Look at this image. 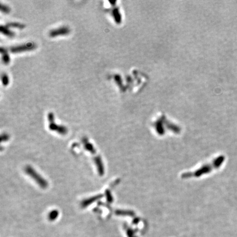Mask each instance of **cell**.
<instances>
[{
  "label": "cell",
  "instance_id": "6da1fadb",
  "mask_svg": "<svg viewBox=\"0 0 237 237\" xmlns=\"http://www.w3.org/2000/svg\"><path fill=\"white\" fill-rule=\"evenodd\" d=\"M25 171L27 174L29 175L31 177L36 181L40 187L44 188L47 187L48 184L47 181L45 179H43L40 174H38L36 171H35L31 167L28 166L25 168Z\"/></svg>",
  "mask_w": 237,
  "mask_h": 237
},
{
  "label": "cell",
  "instance_id": "7a4b0ae2",
  "mask_svg": "<svg viewBox=\"0 0 237 237\" xmlns=\"http://www.w3.org/2000/svg\"><path fill=\"white\" fill-rule=\"evenodd\" d=\"M48 120L49 122V128L51 131H56L62 135H66L67 133L68 129L66 127L55 124L54 115L52 113H49L48 114Z\"/></svg>",
  "mask_w": 237,
  "mask_h": 237
},
{
  "label": "cell",
  "instance_id": "3957f363",
  "mask_svg": "<svg viewBox=\"0 0 237 237\" xmlns=\"http://www.w3.org/2000/svg\"><path fill=\"white\" fill-rule=\"evenodd\" d=\"M36 48V45L33 43L29 42L18 45V46H12L9 48L10 52L13 53L22 52L24 51H29L35 49Z\"/></svg>",
  "mask_w": 237,
  "mask_h": 237
},
{
  "label": "cell",
  "instance_id": "277c9868",
  "mask_svg": "<svg viewBox=\"0 0 237 237\" xmlns=\"http://www.w3.org/2000/svg\"><path fill=\"white\" fill-rule=\"evenodd\" d=\"M69 33H70V29L69 28L66 26H63L56 29L51 30L49 31V35L51 37H54L60 35H67Z\"/></svg>",
  "mask_w": 237,
  "mask_h": 237
},
{
  "label": "cell",
  "instance_id": "5b68a950",
  "mask_svg": "<svg viewBox=\"0 0 237 237\" xmlns=\"http://www.w3.org/2000/svg\"><path fill=\"white\" fill-rule=\"evenodd\" d=\"M103 197V195L101 194H98L95 195L94 197H92L89 199H86L85 200L82 201L81 203V206L82 207H86L88 206L90 204H92L93 203H94L95 201L98 200L99 199H100L101 198Z\"/></svg>",
  "mask_w": 237,
  "mask_h": 237
},
{
  "label": "cell",
  "instance_id": "8992f818",
  "mask_svg": "<svg viewBox=\"0 0 237 237\" xmlns=\"http://www.w3.org/2000/svg\"><path fill=\"white\" fill-rule=\"evenodd\" d=\"M95 165L97 166L99 174L100 175H103L104 174V166H103V164L102 163L101 158L99 156L96 157L95 158Z\"/></svg>",
  "mask_w": 237,
  "mask_h": 237
},
{
  "label": "cell",
  "instance_id": "52a82bcc",
  "mask_svg": "<svg viewBox=\"0 0 237 237\" xmlns=\"http://www.w3.org/2000/svg\"><path fill=\"white\" fill-rule=\"evenodd\" d=\"M1 53L2 54V61L5 64H8L10 62V57L6 48L1 47Z\"/></svg>",
  "mask_w": 237,
  "mask_h": 237
},
{
  "label": "cell",
  "instance_id": "ba28073f",
  "mask_svg": "<svg viewBox=\"0 0 237 237\" xmlns=\"http://www.w3.org/2000/svg\"><path fill=\"white\" fill-rule=\"evenodd\" d=\"M0 31L1 33H2L4 35L7 36H8L10 37H12L14 36L15 34L13 33L12 31H11L10 30H9L8 28L6 26V25L4 26V25H1L0 27Z\"/></svg>",
  "mask_w": 237,
  "mask_h": 237
},
{
  "label": "cell",
  "instance_id": "9c48e42d",
  "mask_svg": "<svg viewBox=\"0 0 237 237\" xmlns=\"http://www.w3.org/2000/svg\"><path fill=\"white\" fill-rule=\"evenodd\" d=\"M82 142H83V143L84 144L85 147L87 151H88L92 153H95V149L93 147V145L91 143L89 142V141L87 140V139H86V138H83Z\"/></svg>",
  "mask_w": 237,
  "mask_h": 237
},
{
  "label": "cell",
  "instance_id": "30bf717a",
  "mask_svg": "<svg viewBox=\"0 0 237 237\" xmlns=\"http://www.w3.org/2000/svg\"><path fill=\"white\" fill-rule=\"evenodd\" d=\"M6 26L8 28H18L19 29H23L25 28V25L22 23H16V22H10V23H7L6 24Z\"/></svg>",
  "mask_w": 237,
  "mask_h": 237
},
{
  "label": "cell",
  "instance_id": "8fae6325",
  "mask_svg": "<svg viewBox=\"0 0 237 237\" xmlns=\"http://www.w3.org/2000/svg\"><path fill=\"white\" fill-rule=\"evenodd\" d=\"M58 211H52L49 214L48 218H49V220H55L56 218L58 217Z\"/></svg>",
  "mask_w": 237,
  "mask_h": 237
},
{
  "label": "cell",
  "instance_id": "7c38bea8",
  "mask_svg": "<svg viewBox=\"0 0 237 237\" xmlns=\"http://www.w3.org/2000/svg\"><path fill=\"white\" fill-rule=\"evenodd\" d=\"M1 81L3 86L8 85L9 83V78L6 74L2 73L1 75Z\"/></svg>",
  "mask_w": 237,
  "mask_h": 237
},
{
  "label": "cell",
  "instance_id": "4fadbf2b",
  "mask_svg": "<svg viewBox=\"0 0 237 237\" xmlns=\"http://www.w3.org/2000/svg\"><path fill=\"white\" fill-rule=\"evenodd\" d=\"M0 10L2 12L4 13H10V7H8L6 5H4V4H1Z\"/></svg>",
  "mask_w": 237,
  "mask_h": 237
},
{
  "label": "cell",
  "instance_id": "5bb4252c",
  "mask_svg": "<svg viewBox=\"0 0 237 237\" xmlns=\"http://www.w3.org/2000/svg\"><path fill=\"white\" fill-rule=\"evenodd\" d=\"M113 13L114 16L115 18V20L116 21L117 23H118L120 21V16L119 14H118V10H117V8H115L114 10H113Z\"/></svg>",
  "mask_w": 237,
  "mask_h": 237
},
{
  "label": "cell",
  "instance_id": "9a60e30c",
  "mask_svg": "<svg viewBox=\"0 0 237 237\" xmlns=\"http://www.w3.org/2000/svg\"><path fill=\"white\" fill-rule=\"evenodd\" d=\"M110 193L108 191H106V195H107V200L110 201L111 200H112V197H111V195H110Z\"/></svg>",
  "mask_w": 237,
  "mask_h": 237
},
{
  "label": "cell",
  "instance_id": "2e32d148",
  "mask_svg": "<svg viewBox=\"0 0 237 237\" xmlns=\"http://www.w3.org/2000/svg\"><path fill=\"white\" fill-rule=\"evenodd\" d=\"M4 141H7L8 139V136L6 135V134H3V135H2V136H1L2 141H4Z\"/></svg>",
  "mask_w": 237,
  "mask_h": 237
}]
</instances>
